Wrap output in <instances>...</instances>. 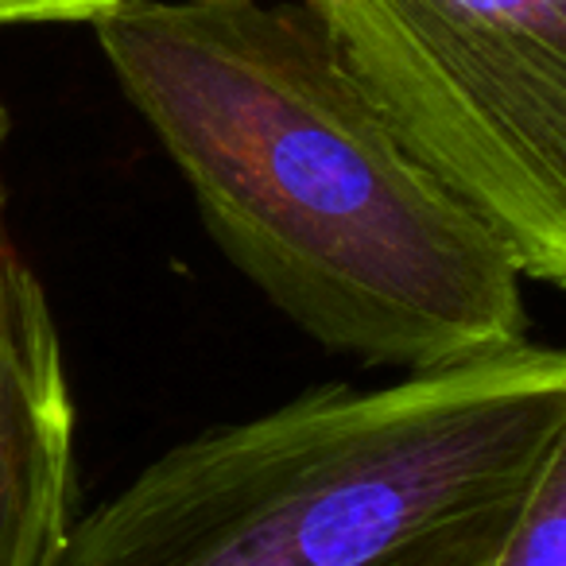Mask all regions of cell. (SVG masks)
<instances>
[{"mask_svg": "<svg viewBox=\"0 0 566 566\" xmlns=\"http://www.w3.org/2000/svg\"><path fill=\"white\" fill-rule=\"evenodd\" d=\"M563 450L555 346L323 385L171 447L74 520L59 566H489Z\"/></svg>", "mask_w": 566, "mask_h": 566, "instance_id": "2", "label": "cell"}, {"mask_svg": "<svg viewBox=\"0 0 566 566\" xmlns=\"http://www.w3.org/2000/svg\"><path fill=\"white\" fill-rule=\"evenodd\" d=\"M396 140L524 280L566 283V0H303Z\"/></svg>", "mask_w": 566, "mask_h": 566, "instance_id": "3", "label": "cell"}, {"mask_svg": "<svg viewBox=\"0 0 566 566\" xmlns=\"http://www.w3.org/2000/svg\"><path fill=\"white\" fill-rule=\"evenodd\" d=\"M489 566H566V450L539 473Z\"/></svg>", "mask_w": 566, "mask_h": 566, "instance_id": "5", "label": "cell"}, {"mask_svg": "<svg viewBox=\"0 0 566 566\" xmlns=\"http://www.w3.org/2000/svg\"><path fill=\"white\" fill-rule=\"evenodd\" d=\"M74 527V400L48 287L0 202V566H59Z\"/></svg>", "mask_w": 566, "mask_h": 566, "instance_id": "4", "label": "cell"}, {"mask_svg": "<svg viewBox=\"0 0 566 566\" xmlns=\"http://www.w3.org/2000/svg\"><path fill=\"white\" fill-rule=\"evenodd\" d=\"M90 28L218 249L318 346L427 373L527 342L509 244L396 140L303 9L125 0Z\"/></svg>", "mask_w": 566, "mask_h": 566, "instance_id": "1", "label": "cell"}, {"mask_svg": "<svg viewBox=\"0 0 566 566\" xmlns=\"http://www.w3.org/2000/svg\"><path fill=\"white\" fill-rule=\"evenodd\" d=\"M125 0H0V28L17 24H94Z\"/></svg>", "mask_w": 566, "mask_h": 566, "instance_id": "6", "label": "cell"}, {"mask_svg": "<svg viewBox=\"0 0 566 566\" xmlns=\"http://www.w3.org/2000/svg\"><path fill=\"white\" fill-rule=\"evenodd\" d=\"M4 136H9V120L0 113V202H9V190H4Z\"/></svg>", "mask_w": 566, "mask_h": 566, "instance_id": "7", "label": "cell"}]
</instances>
